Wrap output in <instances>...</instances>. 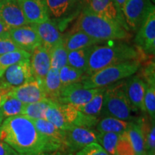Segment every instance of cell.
I'll return each instance as SVG.
<instances>
[{"mask_svg":"<svg viewBox=\"0 0 155 155\" xmlns=\"http://www.w3.org/2000/svg\"><path fill=\"white\" fill-rule=\"evenodd\" d=\"M143 155H147V154H143Z\"/></svg>","mask_w":155,"mask_h":155,"instance_id":"45","label":"cell"},{"mask_svg":"<svg viewBox=\"0 0 155 155\" xmlns=\"http://www.w3.org/2000/svg\"><path fill=\"white\" fill-rule=\"evenodd\" d=\"M101 89L86 88L81 82L62 88L58 103L71 105H81L89 101Z\"/></svg>","mask_w":155,"mask_h":155,"instance_id":"9","label":"cell"},{"mask_svg":"<svg viewBox=\"0 0 155 155\" xmlns=\"http://www.w3.org/2000/svg\"><path fill=\"white\" fill-rule=\"evenodd\" d=\"M63 41L64 45L68 52L91 47L97 44L102 43L101 42L91 38L86 33L81 30L72 31L71 34L64 38Z\"/></svg>","mask_w":155,"mask_h":155,"instance_id":"22","label":"cell"},{"mask_svg":"<svg viewBox=\"0 0 155 155\" xmlns=\"http://www.w3.org/2000/svg\"><path fill=\"white\" fill-rule=\"evenodd\" d=\"M19 154L10 146L0 140V155H18Z\"/></svg>","mask_w":155,"mask_h":155,"instance_id":"39","label":"cell"},{"mask_svg":"<svg viewBox=\"0 0 155 155\" xmlns=\"http://www.w3.org/2000/svg\"><path fill=\"white\" fill-rule=\"evenodd\" d=\"M46 98L53 102L58 103L62 88L59 70L51 68L42 83Z\"/></svg>","mask_w":155,"mask_h":155,"instance_id":"21","label":"cell"},{"mask_svg":"<svg viewBox=\"0 0 155 155\" xmlns=\"http://www.w3.org/2000/svg\"><path fill=\"white\" fill-rule=\"evenodd\" d=\"M19 48L15 45L8 35L0 37V55L19 50Z\"/></svg>","mask_w":155,"mask_h":155,"instance_id":"37","label":"cell"},{"mask_svg":"<svg viewBox=\"0 0 155 155\" xmlns=\"http://www.w3.org/2000/svg\"><path fill=\"white\" fill-rule=\"evenodd\" d=\"M35 78L31 69L30 59L11 65L3 71L0 76V86L9 90L18 88Z\"/></svg>","mask_w":155,"mask_h":155,"instance_id":"6","label":"cell"},{"mask_svg":"<svg viewBox=\"0 0 155 155\" xmlns=\"http://www.w3.org/2000/svg\"><path fill=\"white\" fill-rule=\"evenodd\" d=\"M67 145L83 148L91 143H98V131L87 128L72 127L65 131Z\"/></svg>","mask_w":155,"mask_h":155,"instance_id":"17","label":"cell"},{"mask_svg":"<svg viewBox=\"0 0 155 155\" xmlns=\"http://www.w3.org/2000/svg\"><path fill=\"white\" fill-rule=\"evenodd\" d=\"M91 48V47H88L68 52V65L76 69L81 70L86 74Z\"/></svg>","mask_w":155,"mask_h":155,"instance_id":"27","label":"cell"},{"mask_svg":"<svg viewBox=\"0 0 155 155\" xmlns=\"http://www.w3.org/2000/svg\"><path fill=\"white\" fill-rule=\"evenodd\" d=\"M0 19L9 29L29 24L17 0H0Z\"/></svg>","mask_w":155,"mask_h":155,"instance_id":"13","label":"cell"},{"mask_svg":"<svg viewBox=\"0 0 155 155\" xmlns=\"http://www.w3.org/2000/svg\"><path fill=\"white\" fill-rule=\"evenodd\" d=\"M29 24H37L49 19L45 0H17Z\"/></svg>","mask_w":155,"mask_h":155,"instance_id":"14","label":"cell"},{"mask_svg":"<svg viewBox=\"0 0 155 155\" xmlns=\"http://www.w3.org/2000/svg\"><path fill=\"white\" fill-rule=\"evenodd\" d=\"M153 8L154 5L151 0H127L123 16L128 30L137 32Z\"/></svg>","mask_w":155,"mask_h":155,"instance_id":"7","label":"cell"},{"mask_svg":"<svg viewBox=\"0 0 155 155\" xmlns=\"http://www.w3.org/2000/svg\"><path fill=\"white\" fill-rule=\"evenodd\" d=\"M133 60H141L139 50L126 42L106 45H93L88 57L86 75H91L104 68Z\"/></svg>","mask_w":155,"mask_h":155,"instance_id":"2","label":"cell"},{"mask_svg":"<svg viewBox=\"0 0 155 155\" xmlns=\"http://www.w3.org/2000/svg\"><path fill=\"white\" fill-rule=\"evenodd\" d=\"M81 30L100 42L123 40L129 37V32L115 22L93 12L87 7L83 8L73 27V31Z\"/></svg>","mask_w":155,"mask_h":155,"instance_id":"3","label":"cell"},{"mask_svg":"<svg viewBox=\"0 0 155 155\" xmlns=\"http://www.w3.org/2000/svg\"><path fill=\"white\" fill-rule=\"evenodd\" d=\"M0 140L19 154H48L61 148L39 132L32 120L22 114L9 117L2 123Z\"/></svg>","mask_w":155,"mask_h":155,"instance_id":"1","label":"cell"},{"mask_svg":"<svg viewBox=\"0 0 155 155\" xmlns=\"http://www.w3.org/2000/svg\"><path fill=\"white\" fill-rule=\"evenodd\" d=\"M36 129L42 136L61 147L67 145L65 131L55 127L53 124L45 119L32 120Z\"/></svg>","mask_w":155,"mask_h":155,"instance_id":"20","label":"cell"},{"mask_svg":"<svg viewBox=\"0 0 155 155\" xmlns=\"http://www.w3.org/2000/svg\"><path fill=\"white\" fill-rule=\"evenodd\" d=\"M144 81L148 85H155V73L154 63L150 62L145 66L142 72Z\"/></svg>","mask_w":155,"mask_h":155,"instance_id":"38","label":"cell"},{"mask_svg":"<svg viewBox=\"0 0 155 155\" xmlns=\"http://www.w3.org/2000/svg\"><path fill=\"white\" fill-rule=\"evenodd\" d=\"M137 48L147 55L155 52V7L151 10L137 31L134 38Z\"/></svg>","mask_w":155,"mask_h":155,"instance_id":"8","label":"cell"},{"mask_svg":"<svg viewBox=\"0 0 155 155\" xmlns=\"http://www.w3.org/2000/svg\"><path fill=\"white\" fill-rule=\"evenodd\" d=\"M30 53L19 49L0 55V70L4 71L6 68L25 60L30 59Z\"/></svg>","mask_w":155,"mask_h":155,"instance_id":"31","label":"cell"},{"mask_svg":"<svg viewBox=\"0 0 155 155\" xmlns=\"http://www.w3.org/2000/svg\"><path fill=\"white\" fill-rule=\"evenodd\" d=\"M52 101L49 100L42 101L32 104H25L22 115L26 116L31 120L45 119V114Z\"/></svg>","mask_w":155,"mask_h":155,"instance_id":"28","label":"cell"},{"mask_svg":"<svg viewBox=\"0 0 155 155\" xmlns=\"http://www.w3.org/2000/svg\"><path fill=\"white\" fill-rule=\"evenodd\" d=\"M132 106L126 92V83L118 81L106 87L102 106L105 117H114L129 121L131 119Z\"/></svg>","mask_w":155,"mask_h":155,"instance_id":"5","label":"cell"},{"mask_svg":"<svg viewBox=\"0 0 155 155\" xmlns=\"http://www.w3.org/2000/svg\"><path fill=\"white\" fill-rule=\"evenodd\" d=\"M9 91H10V90H9V89L0 86V106L5 101L6 98L8 96Z\"/></svg>","mask_w":155,"mask_h":155,"instance_id":"41","label":"cell"},{"mask_svg":"<svg viewBox=\"0 0 155 155\" xmlns=\"http://www.w3.org/2000/svg\"><path fill=\"white\" fill-rule=\"evenodd\" d=\"M30 63L35 79L42 83L51 68L50 52L42 45L38 46L31 51Z\"/></svg>","mask_w":155,"mask_h":155,"instance_id":"15","label":"cell"},{"mask_svg":"<svg viewBox=\"0 0 155 155\" xmlns=\"http://www.w3.org/2000/svg\"><path fill=\"white\" fill-rule=\"evenodd\" d=\"M8 95L14 97L24 104L48 100L41 82L36 79L29 81L18 88L12 89Z\"/></svg>","mask_w":155,"mask_h":155,"instance_id":"11","label":"cell"},{"mask_svg":"<svg viewBox=\"0 0 155 155\" xmlns=\"http://www.w3.org/2000/svg\"><path fill=\"white\" fill-rule=\"evenodd\" d=\"M18 155H25V154H18ZM40 155H48V154H40Z\"/></svg>","mask_w":155,"mask_h":155,"instance_id":"44","label":"cell"},{"mask_svg":"<svg viewBox=\"0 0 155 155\" xmlns=\"http://www.w3.org/2000/svg\"><path fill=\"white\" fill-rule=\"evenodd\" d=\"M126 133L132 144L136 155H143L146 154L144 148V139L142 130L139 123L131 122Z\"/></svg>","mask_w":155,"mask_h":155,"instance_id":"25","label":"cell"},{"mask_svg":"<svg viewBox=\"0 0 155 155\" xmlns=\"http://www.w3.org/2000/svg\"><path fill=\"white\" fill-rule=\"evenodd\" d=\"M126 92L131 106L144 110V98L147 90V83L139 75H131L126 81Z\"/></svg>","mask_w":155,"mask_h":155,"instance_id":"18","label":"cell"},{"mask_svg":"<svg viewBox=\"0 0 155 155\" xmlns=\"http://www.w3.org/2000/svg\"><path fill=\"white\" fill-rule=\"evenodd\" d=\"M68 54V52L64 45V41L62 40L50 50L51 68L60 70L67 65Z\"/></svg>","mask_w":155,"mask_h":155,"instance_id":"30","label":"cell"},{"mask_svg":"<svg viewBox=\"0 0 155 155\" xmlns=\"http://www.w3.org/2000/svg\"><path fill=\"white\" fill-rule=\"evenodd\" d=\"M9 30L10 29L0 19V37L8 35Z\"/></svg>","mask_w":155,"mask_h":155,"instance_id":"42","label":"cell"},{"mask_svg":"<svg viewBox=\"0 0 155 155\" xmlns=\"http://www.w3.org/2000/svg\"><path fill=\"white\" fill-rule=\"evenodd\" d=\"M142 130L144 139L145 152L147 155H154L155 127L154 123L150 125L146 120H140L139 122Z\"/></svg>","mask_w":155,"mask_h":155,"instance_id":"32","label":"cell"},{"mask_svg":"<svg viewBox=\"0 0 155 155\" xmlns=\"http://www.w3.org/2000/svg\"><path fill=\"white\" fill-rule=\"evenodd\" d=\"M2 73H3V71H2L1 70H0V76H1L2 74Z\"/></svg>","mask_w":155,"mask_h":155,"instance_id":"43","label":"cell"},{"mask_svg":"<svg viewBox=\"0 0 155 155\" xmlns=\"http://www.w3.org/2000/svg\"><path fill=\"white\" fill-rule=\"evenodd\" d=\"M120 134L99 133L98 134V143L110 155H117L116 145L119 141Z\"/></svg>","mask_w":155,"mask_h":155,"instance_id":"33","label":"cell"},{"mask_svg":"<svg viewBox=\"0 0 155 155\" xmlns=\"http://www.w3.org/2000/svg\"><path fill=\"white\" fill-rule=\"evenodd\" d=\"M141 60H133L104 68L91 75H86L81 83L86 88H105L135 74L141 67Z\"/></svg>","mask_w":155,"mask_h":155,"instance_id":"4","label":"cell"},{"mask_svg":"<svg viewBox=\"0 0 155 155\" xmlns=\"http://www.w3.org/2000/svg\"><path fill=\"white\" fill-rule=\"evenodd\" d=\"M9 37L19 49L29 53L38 46L41 45L38 32L32 24L10 29Z\"/></svg>","mask_w":155,"mask_h":155,"instance_id":"10","label":"cell"},{"mask_svg":"<svg viewBox=\"0 0 155 155\" xmlns=\"http://www.w3.org/2000/svg\"><path fill=\"white\" fill-rule=\"evenodd\" d=\"M105 88H101L89 101L86 104H81V105H73L76 108L78 111L82 112V113L87 114V115L98 116L101 112L103 101H104V96L105 92Z\"/></svg>","mask_w":155,"mask_h":155,"instance_id":"24","label":"cell"},{"mask_svg":"<svg viewBox=\"0 0 155 155\" xmlns=\"http://www.w3.org/2000/svg\"><path fill=\"white\" fill-rule=\"evenodd\" d=\"M131 121H127L114 117H104L99 120L96 125L97 131L99 133L121 134L127 130Z\"/></svg>","mask_w":155,"mask_h":155,"instance_id":"23","label":"cell"},{"mask_svg":"<svg viewBox=\"0 0 155 155\" xmlns=\"http://www.w3.org/2000/svg\"><path fill=\"white\" fill-rule=\"evenodd\" d=\"M112 1H113L114 6H115L116 10H117L118 13H119V16L121 17V19H124H124L123 16V10L127 0H112Z\"/></svg>","mask_w":155,"mask_h":155,"instance_id":"40","label":"cell"},{"mask_svg":"<svg viewBox=\"0 0 155 155\" xmlns=\"http://www.w3.org/2000/svg\"><path fill=\"white\" fill-rule=\"evenodd\" d=\"M144 110L150 116L152 121L155 118V85L147 84L144 98Z\"/></svg>","mask_w":155,"mask_h":155,"instance_id":"34","label":"cell"},{"mask_svg":"<svg viewBox=\"0 0 155 155\" xmlns=\"http://www.w3.org/2000/svg\"><path fill=\"white\" fill-rule=\"evenodd\" d=\"M38 32L42 47L50 52L56 45L63 40V35L55 20L49 19L43 22L32 24Z\"/></svg>","mask_w":155,"mask_h":155,"instance_id":"12","label":"cell"},{"mask_svg":"<svg viewBox=\"0 0 155 155\" xmlns=\"http://www.w3.org/2000/svg\"><path fill=\"white\" fill-rule=\"evenodd\" d=\"M24 105L19 100L8 95L0 106V125L8 118L22 114Z\"/></svg>","mask_w":155,"mask_h":155,"instance_id":"26","label":"cell"},{"mask_svg":"<svg viewBox=\"0 0 155 155\" xmlns=\"http://www.w3.org/2000/svg\"><path fill=\"white\" fill-rule=\"evenodd\" d=\"M116 151L117 155H136L135 151L126 131L120 134L116 145Z\"/></svg>","mask_w":155,"mask_h":155,"instance_id":"35","label":"cell"},{"mask_svg":"<svg viewBox=\"0 0 155 155\" xmlns=\"http://www.w3.org/2000/svg\"><path fill=\"white\" fill-rule=\"evenodd\" d=\"M83 1L87 4L86 7L90 9L93 12L96 13V15L104 18L116 22L126 30L129 31L124 19L119 16L112 0H83Z\"/></svg>","mask_w":155,"mask_h":155,"instance_id":"16","label":"cell"},{"mask_svg":"<svg viewBox=\"0 0 155 155\" xmlns=\"http://www.w3.org/2000/svg\"><path fill=\"white\" fill-rule=\"evenodd\" d=\"M80 0H45L49 18L53 20L66 19L76 8Z\"/></svg>","mask_w":155,"mask_h":155,"instance_id":"19","label":"cell"},{"mask_svg":"<svg viewBox=\"0 0 155 155\" xmlns=\"http://www.w3.org/2000/svg\"><path fill=\"white\" fill-rule=\"evenodd\" d=\"M59 75L62 87L64 88L71 84L81 82L86 74L81 70L67 65L59 70Z\"/></svg>","mask_w":155,"mask_h":155,"instance_id":"29","label":"cell"},{"mask_svg":"<svg viewBox=\"0 0 155 155\" xmlns=\"http://www.w3.org/2000/svg\"><path fill=\"white\" fill-rule=\"evenodd\" d=\"M76 155H110L98 143H91L81 149Z\"/></svg>","mask_w":155,"mask_h":155,"instance_id":"36","label":"cell"}]
</instances>
